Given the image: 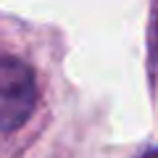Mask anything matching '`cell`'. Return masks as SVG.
Listing matches in <instances>:
<instances>
[{
    "instance_id": "cell-1",
    "label": "cell",
    "mask_w": 158,
    "mask_h": 158,
    "mask_svg": "<svg viewBox=\"0 0 158 158\" xmlns=\"http://www.w3.org/2000/svg\"><path fill=\"white\" fill-rule=\"evenodd\" d=\"M37 106L34 69L19 56L0 53V132L24 127Z\"/></svg>"
}]
</instances>
